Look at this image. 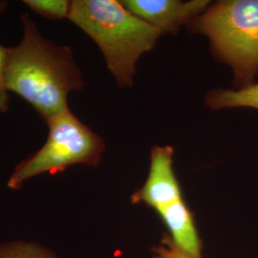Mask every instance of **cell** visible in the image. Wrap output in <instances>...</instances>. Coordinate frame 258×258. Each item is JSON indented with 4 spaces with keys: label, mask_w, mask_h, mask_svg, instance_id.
Here are the masks:
<instances>
[{
    "label": "cell",
    "mask_w": 258,
    "mask_h": 258,
    "mask_svg": "<svg viewBox=\"0 0 258 258\" xmlns=\"http://www.w3.org/2000/svg\"><path fill=\"white\" fill-rule=\"evenodd\" d=\"M45 144L22 160L10 176V189H20L25 182L41 174L55 175L76 165L98 166L105 144L97 133L79 120L70 109L47 120Z\"/></svg>",
    "instance_id": "277c9868"
},
{
    "label": "cell",
    "mask_w": 258,
    "mask_h": 258,
    "mask_svg": "<svg viewBox=\"0 0 258 258\" xmlns=\"http://www.w3.org/2000/svg\"><path fill=\"white\" fill-rule=\"evenodd\" d=\"M122 5L133 15L158 29L162 35L176 34L210 6L207 0H124Z\"/></svg>",
    "instance_id": "8992f818"
},
{
    "label": "cell",
    "mask_w": 258,
    "mask_h": 258,
    "mask_svg": "<svg viewBox=\"0 0 258 258\" xmlns=\"http://www.w3.org/2000/svg\"><path fill=\"white\" fill-rule=\"evenodd\" d=\"M68 19L100 48L120 88L131 86L141 55L155 46L162 33L117 0H74Z\"/></svg>",
    "instance_id": "7a4b0ae2"
},
{
    "label": "cell",
    "mask_w": 258,
    "mask_h": 258,
    "mask_svg": "<svg viewBox=\"0 0 258 258\" xmlns=\"http://www.w3.org/2000/svg\"><path fill=\"white\" fill-rule=\"evenodd\" d=\"M151 250L153 258H190L176 247L170 236L166 233L163 235L161 245L154 247Z\"/></svg>",
    "instance_id": "7c38bea8"
},
{
    "label": "cell",
    "mask_w": 258,
    "mask_h": 258,
    "mask_svg": "<svg viewBox=\"0 0 258 258\" xmlns=\"http://www.w3.org/2000/svg\"><path fill=\"white\" fill-rule=\"evenodd\" d=\"M23 3L37 15L50 20L68 19L71 1L67 0H24Z\"/></svg>",
    "instance_id": "30bf717a"
},
{
    "label": "cell",
    "mask_w": 258,
    "mask_h": 258,
    "mask_svg": "<svg viewBox=\"0 0 258 258\" xmlns=\"http://www.w3.org/2000/svg\"><path fill=\"white\" fill-rule=\"evenodd\" d=\"M7 8H8V3L6 1H0V15L5 13Z\"/></svg>",
    "instance_id": "4fadbf2b"
},
{
    "label": "cell",
    "mask_w": 258,
    "mask_h": 258,
    "mask_svg": "<svg viewBox=\"0 0 258 258\" xmlns=\"http://www.w3.org/2000/svg\"><path fill=\"white\" fill-rule=\"evenodd\" d=\"M0 258H58L54 250L37 242L16 240L0 244Z\"/></svg>",
    "instance_id": "9c48e42d"
},
{
    "label": "cell",
    "mask_w": 258,
    "mask_h": 258,
    "mask_svg": "<svg viewBox=\"0 0 258 258\" xmlns=\"http://www.w3.org/2000/svg\"><path fill=\"white\" fill-rule=\"evenodd\" d=\"M206 104L215 110L237 107L258 110V83L241 89H214L206 97Z\"/></svg>",
    "instance_id": "ba28073f"
},
{
    "label": "cell",
    "mask_w": 258,
    "mask_h": 258,
    "mask_svg": "<svg viewBox=\"0 0 258 258\" xmlns=\"http://www.w3.org/2000/svg\"><path fill=\"white\" fill-rule=\"evenodd\" d=\"M176 247L190 258H202L203 242L198 235L194 214L184 199L157 210Z\"/></svg>",
    "instance_id": "52a82bcc"
},
{
    "label": "cell",
    "mask_w": 258,
    "mask_h": 258,
    "mask_svg": "<svg viewBox=\"0 0 258 258\" xmlns=\"http://www.w3.org/2000/svg\"><path fill=\"white\" fill-rule=\"evenodd\" d=\"M212 42L215 55L231 66L236 89L258 75V0H223L210 5L189 24Z\"/></svg>",
    "instance_id": "3957f363"
},
{
    "label": "cell",
    "mask_w": 258,
    "mask_h": 258,
    "mask_svg": "<svg viewBox=\"0 0 258 258\" xmlns=\"http://www.w3.org/2000/svg\"><path fill=\"white\" fill-rule=\"evenodd\" d=\"M173 148L154 147L150 154V169L145 184L131 196L133 204L145 203L159 210L183 199L173 170Z\"/></svg>",
    "instance_id": "5b68a950"
},
{
    "label": "cell",
    "mask_w": 258,
    "mask_h": 258,
    "mask_svg": "<svg viewBox=\"0 0 258 258\" xmlns=\"http://www.w3.org/2000/svg\"><path fill=\"white\" fill-rule=\"evenodd\" d=\"M6 58L7 48L0 44V113H7L9 111V91L7 89L5 80Z\"/></svg>",
    "instance_id": "8fae6325"
},
{
    "label": "cell",
    "mask_w": 258,
    "mask_h": 258,
    "mask_svg": "<svg viewBox=\"0 0 258 258\" xmlns=\"http://www.w3.org/2000/svg\"><path fill=\"white\" fill-rule=\"evenodd\" d=\"M20 19L22 38L18 45L7 48L6 86L46 122L69 109L68 96L83 89V74L69 47L43 37L26 13Z\"/></svg>",
    "instance_id": "6da1fadb"
}]
</instances>
